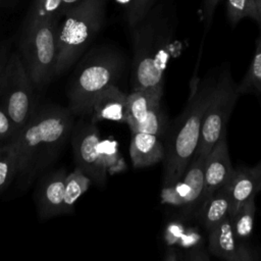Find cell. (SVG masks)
<instances>
[{
    "mask_svg": "<svg viewBox=\"0 0 261 261\" xmlns=\"http://www.w3.org/2000/svg\"><path fill=\"white\" fill-rule=\"evenodd\" d=\"M100 148L103 162L108 174L123 172L126 169V164L118 150V146L115 141L101 140Z\"/></svg>",
    "mask_w": 261,
    "mask_h": 261,
    "instance_id": "obj_24",
    "label": "cell"
},
{
    "mask_svg": "<svg viewBox=\"0 0 261 261\" xmlns=\"http://www.w3.org/2000/svg\"><path fill=\"white\" fill-rule=\"evenodd\" d=\"M82 0H34L24 23L60 20L61 17Z\"/></svg>",
    "mask_w": 261,
    "mask_h": 261,
    "instance_id": "obj_19",
    "label": "cell"
},
{
    "mask_svg": "<svg viewBox=\"0 0 261 261\" xmlns=\"http://www.w3.org/2000/svg\"><path fill=\"white\" fill-rule=\"evenodd\" d=\"M240 94L261 95V34L257 40L253 60L244 76L238 85Z\"/></svg>",
    "mask_w": 261,
    "mask_h": 261,
    "instance_id": "obj_22",
    "label": "cell"
},
{
    "mask_svg": "<svg viewBox=\"0 0 261 261\" xmlns=\"http://www.w3.org/2000/svg\"><path fill=\"white\" fill-rule=\"evenodd\" d=\"M59 20L23 23L19 54L35 87L41 88L54 76Z\"/></svg>",
    "mask_w": 261,
    "mask_h": 261,
    "instance_id": "obj_6",
    "label": "cell"
},
{
    "mask_svg": "<svg viewBox=\"0 0 261 261\" xmlns=\"http://www.w3.org/2000/svg\"><path fill=\"white\" fill-rule=\"evenodd\" d=\"M2 147H3V144L0 142V151H1V149H2Z\"/></svg>",
    "mask_w": 261,
    "mask_h": 261,
    "instance_id": "obj_34",
    "label": "cell"
},
{
    "mask_svg": "<svg viewBox=\"0 0 261 261\" xmlns=\"http://www.w3.org/2000/svg\"><path fill=\"white\" fill-rule=\"evenodd\" d=\"M9 0H0V4H3V3H7Z\"/></svg>",
    "mask_w": 261,
    "mask_h": 261,
    "instance_id": "obj_33",
    "label": "cell"
},
{
    "mask_svg": "<svg viewBox=\"0 0 261 261\" xmlns=\"http://www.w3.org/2000/svg\"><path fill=\"white\" fill-rule=\"evenodd\" d=\"M93 121L110 120L126 123L127 120V94L116 85L104 89L94 100L91 113Z\"/></svg>",
    "mask_w": 261,
    "mask_h": 261,
    "instance_id": "obj_15",
    "label": "cell"
},
{
    "mask_svg": "<svg viewBox=\"0 0 261 261\" xmlns=\"http://www.w3.org/2000/svg\"><path fill=\"white\" fill-rule=\"evenodd\" d=\"M0 105L11 118L16 134L30 121L37 110L34 84L19 52L10 53L7 60L0 83Z\"/></svg>",
    "mask_w": 261,
    "mask_h": 261,
    "instance_id": "obj_7",
    "label": "cell"
},
{
    "mask_svg": "<svg viewBox=\"0 0 261 261\" xmlns=\"http://www.w3.org/2000/svg\"><path fill=\"white\" fill-rule=\"evenodd\" d=\"M132 30V90L163 86L173 25L157 7Z\"/></svg>",
    "mask_w": 261,
    "mask_h": 261,
    "instance_id": "obj_3",
    "label": "cell"
},
{
    "mask_svg": "<svg viewBox=\"0 0 261 261\" xmlns=\"http://www.w3.org/2000/svg\"><path fill=\"white\" fill-rule=\"evenodd\" d=\"M122 69L118 52L109 48L92 50L80 64L68 92V109L79 116L90 115L95 98L116 85Z\"/></svg>",
    "mask_w": 261,
    "mask_h": 261,
    "instance_id": "obj_5",
    "label": "cell"
},
{
    "mask_svg": "<svg viewBox=\"0 0 261 261\" xmlns=\"http://www.w3.org/2000/svg\"><path fill=\"white\" fill-rule=\"evenodd\" d=\"M256 5H257V12H258L257 22L259 23L260 29H261V0H256Z\"/></svg>",
    "mask_w": 261,
    "mask_h": 261,
    "instance_id": "obj_30",
    "label": "cell"
},
{
    "mask_svg": "<svg viewBox=\"0 0 261 261\" xmlns=\"http://www.w3.org/2000/svg\"><path fill=\"white\" fill-rule=\"evenodd\" d=\"M18 157L13 141L3 145L0 151V194L16 177Z\"/></svg>",
    "mask_w": 261,
    "mask_h": 261,
    "instance_id": "obj_23",
    "label": "cell"
},
{
    "mask_svg": "<svg viewBox=\"0 0 261 261\" xmlns=\"http://www.w3.org/2000/svg\"><path fill=\"white\" fill-rule=\"evenodd\" d=\"M16 135L11 118L0 105V142L5 145L13 141Z\"/></svg>",
    "mask_w": 261,
    "mask_h": 261,
    "instance_id": "obj_27",
    "label": "cell"
},
{
    "mask_svg": "<svg viewBox=\"0 0 261 261\" xmlns=\"http://www.w3.org/2000/svg\"><path fill=\"white\" fill-rule=\"evenodd\" d=\"M240 95L238 85L228 72L216 81L203 115L199 143L194 156L207 157L213 146L225 135L227 121Z\"/></svg>",
    "mask_w": 261,
    "mask_h": 261,
    "instance_id": "obj_8",
    "label": "cell"
},
{
    "mask_svg": "<svg viewBox=\"0 0 261 261\" xmlns=\"http://www.w3.org/2000/svg\"><path fill=\"white\" fill-rule=\"evenodd\" d=\"M206 157L194 156L182 175L172 185L162 187L160 201L162 204L197 209L204 181V164Z\"/></svg>",
    "mask_w": 261,
    "mask_h": 261,
    "instance_id": "obj_11",
    "label": "cell"
},
{
    "mask_svg": "<svg viewBox=\"0 0 261 261\" xmlns=\"http://www.w3.org/2000/svg\"><path fill=\"white\" fill-rule=\"evenodd\" d=\"M254 167H255V168H256V169H257L259 172H261V161H260V162H259L257 165H255Z\"/></svg>",
    "mask_w": 261,
    "mask_h": 261,
    "instance_id": "obj_32",
    "label": "cell"
},
{
    "mask_svg": "<svg viewBox=\"0 0 261 261\" xmlns=\"http://www.w3.org/2000/svg\"><path fill=\"white\" fill-rule=\"evenodd\" d=\"M208 250L212 255L229 261L261 260L259 249L234 234L228 216L208 231Z\"/></svg>",
    "mask_w": 261,
    "mask_h": 261,
    "instance_id": "obj_12",
    "label": "cell"
},
{
    "mask_svg": "<svg viewBox=\"0 0 261 261\" xmlns=\"http://www.w3.org/2000/svg\"><path fill=\"white\" fill-rule=\"evenodd\" d=\"M216 81L195 77L184 110L167 127L163 159L162 187L175 182L185 172L199 143L203 115L212 97Z\"/></svg>",
    "mask_w": 261,
    "mask_h": 261,
    "instance_id": "obj_2",
    "label": "cell"
},
{
    "mask_svg": "<svg viewBox=\"0 0 261 261\" xmlns=\"http://www.w3.org/2000/svg\"><path fill=\"white\" fill-rule=\"evenodd\" d=\"M219 0H203V12H204V19L206 22V29L209 28L212 21L214 10Z\"/></svg>",
    "mask_w": 261,
    "mask_h": 261,
    "instance_id": "obj_28",
    "label": "cell"
},
{
    "mask_svg": "<svg viewBox=\"0 0 261 261\" xmlns=\"http://www.w3.org/2000/svg\"><path fill=\"white\" fill-rule=\"evenodd\" d=\"M229 213V198L225 187L212 193L197 208V215L203 228L208 232Z\"/></svg>",
    "mask_w": 261,
    "mask_h": 261,
    "instance_id": "obj_18",
    "label": "cell"
},
{
    "mask_svg": "<svg viewBox=\"0 0 261 261\" xmlns=\"http://www.w3.org/2000/svg\"><path fill=\"white\" fill-rule=\"evenodd\" d=\"M164 144L157 135L133 132L129 145V156L134 167L143 168L163 161Z\"/></svg>",
    "mask_w": 261,
    "mask_h": 261,
    "instance_id": "obj_17",
    "label": "cell"
},
{
    "mask_svg": "<svg viewBox=\"0 0 261 261\" xmlns=\"http://www.w3.org/2000/svg\"><path fill=\"white\" fill-rule=\"evenodd\" d=\"M255 212V197H251L245 201L229 217L231 228L238 238L248 240L251 237L254 226Z\"/></svg>",
    "mask_w": 261,
    "mask_h": 261,
    "instance_id": "obj_21",
    "label": "cell"
},
{
    "mask_svg": "<svg viewBox=\"0 0 261 261\" xmlns=\"http://www.w3.org/2000/svg\"><path fill=\"white\" fill-rule=\"evenodd\" d=\"M70 137L75 167L88 175L91 181L104 186L108 173L103 162L101 138L95 121H77L72 127Z\"/></svg>",
    "mask_w": 261,
    "mask_h": 261,
    "instance_id": "obj_10",
    "label": "cell"
},
{
    "mask_svg": "<svg viewBox=\"0 0 261 261\" xmlns=\"http://www.w3.org/2000/svg\"><path fill=\"white\" fill-rule=\"evenodd\" d=\"M233 170L224 135L213 146L205 159L203 191L198 206L212 193L223 188L229 180Z\"/></svg>",
    "mask_w": 261,
    "mask_h": 261,
    "instance_id": "obj_13",
    "label": "cell"
},
{
    "mask_svg": "<svg viewBox=\"0 0 261 261\" xmlns=\"http://www.w3.org/2000/svg\"><path fill=\"white\" fill-rule=\"evenodd\" d=\"M74 115L59 105L35 111L13 143L18 157L16 179L24 189L57 158L74 125Z\"/></svg>",
    "mask_w": 261,
    "mask_h": 261,
    "instance_id": "obj_1",
    "label": "cell"
},
{
    "mask_svg": "<svg viewBox=\"0 0 261 261\" xmlns=\"http://www.w3.org/2000/svg\"><path fill=\"white\" fill-rule=\"evenodd\" d=\"M90 184V177L77 167L67 173L65 179L63 214H68L73 211L76 201L87 192Z\"/></svg>",
    "mask_w": 261,
    "mask_h": 261,
    "instance_id": "obj_20",
    "label": "cell"
},
{
    "mask_svg": "<svg viewBox=\"0 0 261 261\" xmlns=\"http://www.w3.org/2000/svg\"><path fill=\"white\" fill-rule=\"evenodd\" d=\"M226 12L231 25H236L245 17L258 20L256 0H226Z\"/></svg>",
    "mask_w": 261,
    "mask_h": 261,
    "instance_id": "obj_25",
    "label": "cell"
},
{
    "mask_svg": "<svg viewBox=\"0 0 261 261\" xmlns=\"http://www.w3.org/2000/svg\"><path fill=\"white\" fill-rule=\"evenodd\" d=\"M106 3L107 0H82L61 17L54 75L73 65L98 35L104 23Z\"/></svg>",
    "mask_w": 261,
    "mask_h": 261,
    "instance_id": "obj_4",
    "label": "cell"
},
{
    "mask_svg": "<svg viewBox=\"0 0 261 261\" xmlns=\"http://www.w3.org/2000/svg\"><path fill=\"white\" fill-rule=\"evenodd\" d=\"M66 175V170L58 169L46 174L40 181L35 199L41 219H48L63 214Z\"/></svg>",
    "mask_w": 261,
    "mask_h": 261,
    "instance_id": "obj_14",
    "label": "cell"
},
{
    "mask_svg": "<svg viewBox=\"0 0 261 261\" xmlns=\"http://www.w3.org/2000/svg\"><path fill=\"white\" fill-rule=\"evenodd\" d=\"M156 0H133L126 11V22L132 29L142 21L151 11Z\"/></svg>",
    "mask_w": 261,
    "mask_h": 261,
    "instance_id": "obj_26",
    "label": "cell"
},
{
    "mask_svg": "<svg viewBox=\"0 0 261 261\" xmlns=\"http://www.w3.org/2000/svg\"><path fill=\"white\" fill-rule=\"evenodd\" d=\"M229 198L230 217L238 208L251 197H255L261 189V172L253 167H238L224 186Z\"/></svg>",
    "mask_w": 261,
    "mask_h": 261,
    "instance_id": "obj_16",
    "label": "cell"
},
{
    "mask_svg": "<svg viewBox=\"0 0 261 261\" xmlns=\"http://www.w3.org/2000/svg\"><path fill=\"white\" fill-rule=\"evenodd\" d=\"M132 1H133V0H115V2H116L117 4H119L120 6L124 7L125 9L129 6V4L132 3Z\"/></svg>",
    "mask_w": 261,
    "mask_h": 261,
    "instance_id": "obj_31",
    "label": "cell"
},
{
    "mask_svg": "<svg viewBox=\"0 0 261 261\" xmlns=\"http://www.w3.org/2000/svg\"><path fill=\"white\" fill-rule=\"evenodd\" d=\"M163 86L132 91L127 94L126 124L133 132L161 137L166 132V118L161 107Z\"/></svg>",
    "mask_w": 261,
    "mask_h": 261,
    "instance_id": "obj_9",
    "label": "cell"
},
{
    "mask_svg": "<svg viewBox=\"0 0 261 261\" xmlns=\"http://www.w3.org/2000/svg\"><path fill=\"white\" fill-rule=\"evenodd\" d=\"M9 50L7 48V46H0V83H1V79L7 63V60L9 58Z\"/></svg>",
    "mask_w": 261,
    "mask_h": 261,
    "instance_id": "obj_29",
    "label": "cell"
}]
</instances>
